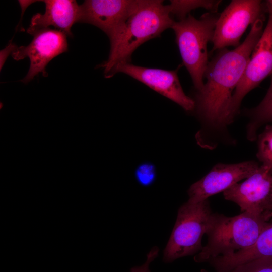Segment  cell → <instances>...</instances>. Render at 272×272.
<instances>
[{
	"label": "cell",
	"instance_id": "6da1fadb",
	"mask_svg": "<svg viewBox=\"0 0 272 272\" xmlns=\"http://www.w3.org/2000/svg\"><path fill=\"white\" fill-rule=\"evenodd\" d=\"M263 18L251 25L246 38L238 46L231 50H218L209 61L204 75L206 82L193 99V111L201 124L196 140L203 148L212 149L221 142L234 143L228 130L234 120L231 112L233 91L262 33Z\"/></svg>",
	"mask_w": 272,
	"mask_h": 272
},
{
	"label": "cell",
	"instance_id": "7a4b0ae2",
	"mask_svg": "<svg viewBox=\"0 0 272 272\" xmlns=\"http://www.w3.org/2000/svg\"><path fill=\"white\" fill-rule=\"evenodd\" d=\"M161 0H139L118 36L110 42L107 60L99 65L105 78L115 75L120 65L130 63L133 52L144 43L160 36L174 22L168 5Z\"/></svg>",
	"mask_w": 272,
	"mask_h": 272
},
{
	"label": "cell",
	"instance_id": "3957f363",
	"mask_svg": "<svg viewBox=\"0 0 272 272\" xmlns=\"http://www.w3.org/2000/svg\"><path fill=\"white\" fill-rule=\"evenodd\" d=\"M271 217L272 212L256 215L243 212L233 217L213 213L206 234L207 243L195 255L194 261L209 262L249 248L267 226Z\"/></svg>",
	"mask_w": 272,
	"mask_h": 272
},
{
	"label": "cell",
	"instance_id": "277c9868",
	"mask_svg": "<svg viewBox=\"0 0 272 272\" xmlns=\"http://www.w3.org/2000/svg\"><path fill=\"white\" fill-rule=\"evenodd\" d=\"M219 16L208 12L197 19L189 14L184 19L174 21L171 27L183 63L197 91L204 85L203 79L209 63L207 44L213 40Z\"/></svg>",
	"mask_w": 272,
	"mask_h": 272
},
{
	"label": "cell",
	"instance_id": "5b68a950",
	"mask_svg": "<svg viewBox=\"0 0 272 272\" xmlns=\"http://www.w3.org/2000/svg\"><path fill=\"white\" fill-rule=\"evenodd\" d=\"M212 214L208 199L182 205L163 251V262H172L199 253L203 248L202 238L208 229Z\"/></svg>",
	"mask_w": 272,
	"mask_h": 272
},
{
	"label": "cell",
	"instance_id": "8992f818",
	"mask_svg": "<svg viewBox=\"0 0 272 272\" xmlns=\"http://www.w3.org/2000/svg\"><path fill=\"white\" fill-rule=\"evenodd\" d=\"M268 18L265 28L256 44L244 74L233 95L231 115L234 119L247 94L272 75V0L266 2Z\"/></svg>",
	"mask_w": 272,
	"mask_h": 272
},
{
	"label": "cell",
	"instance_id": "52a82bcc",
	"mask_svg": "<svg viewBox=\"0 0 272 272\" xmlns=\"http://www.w3.org/2000/svg\"><path fill=\"white\" fill-rule=\"evenodd\" d=\"M259 0H233L219 15L216 24L212 51L237 47L248 26L263 17Z\"/></svg>",
	"mask_w": 272,
	"mask_h": 272
},
{
	"label": "cell",
	"instance_id": "ba28073f",
	"mask_svg": "<svg viewBox=\"0 0 272 272\" xmlns=\"http://www.w3.org/2000/svg\"><path fill=\"white\" fill-rule=\"evenodd\" d=\"M33 38L27 46L16 47L12 52L14 59L26 57L30 60V67L21 80L26 84L39 73L47 77L46 67L54 57L67 51V35L63 32L50 28L41 29L31 34Z\"/></svg>",
	"mask_w": 272,
	"mask_h": 272
},
{
	"label": "cell",
	"instance_id": "9c48e42d",
	"mask_svg": "<svg viewBox=\"0 0 272 272\" xmlns=\"http://www.w3.org/2000/svg\"><path fill=\"white\" fill-rule=\"evenodd\" d=\"M223 195L238 205L242 212L256 215L272 212V172L261 165L244 181L224 191Z\"/></svg>",
	"mask_w": 272,
	"mask_h": 272
},
{
	"label": "cell",
	"instance_id": "30bf717a",
	"mask_svg": "<svg viewBox=\"0 0 272 272\" xmlns=\"http://www.w3.org/2000/svg\"><path fill=\"white\" fill-rule=\"evenodd\" d=\"M139 0H86L80 5L78 22L103 31L110 42L120 33Z\"/></svg>",
	"mask_w": 272,
	"mask_h": 272
},
{
	"label": "cell",
	"instance_id": "8fae6325",
	"mask_svg": "<svg viewBox=\"0 0 272 272\" xmlns=\"http://www.w3.org/2000/svg\"><path fill=\"white\" fill-rule=\"evenodd\" d=\"M259 165L254 161L237 163H218L201 179L193 183L188 190L187 201L198 203L224 192L252 175Z\"/></svg>",
	"mask_w": 272,
	"mask_h": 272
},
{
	"label": "cell",
	"instance_id": "7c38bea8",
	"mask_svg": "<svg viewBox=\"0 0 272 272\" xmlns=\"http://www.w3.org/2000/svg\"><path fill=\"white\" fill-rule=\"evenodd\" d=\"M177 71V69L165 70L143 67L130 62L119 65L115 75L118 73H124L171 100L185 110L193 111L194 101L184 92Z\"/></svg>",
	"mask_w": 272,
	"mask_h": 272
},
{
	"label": "cell",
	"instance_id": "4fadbf2b",
	"mask_svg": "<svg viewBox=\"0 0 272 272\" xmlns=\"http://www.w3.org/2000/svg\"><path fill=\"white\" fill-rule=\"evenodd\" d=\"M44 13H37L33 16L31 23L27 30L32 34L35 31L54 27L64 32L67 36H73L72 26L78 22L80 5L74 0H45Z\"/></svg>",
	"mask_w": 272,
	"mask_h": 272
},
{
	"label": "cell",
	"instance_id": "5bb4252c",
	"mask_svg": "<svg viewBox=\"0 0 272 272\" xmlns=\"http://www.w3.org/2000/svg\"><path fill=\"white\" fill-rule=\"evenodd\" d=\"M263 258H272V221L249 248L225 257H217L209 261L216 272H227L244 263Z\"/></svg>",
	"mask_w": 272,
	"mask_h": 272
},
{
	"label": "cell",
	"instance_id": "9a60e30c",
	"mask_svg": "<svg viewBox=\"0 0 272 272\" xmlns=\"http://www.w3.org/2000/svg\"><path fill=\"white\" fill-rule=\"evenodd\" d=\"M249 118L246 126V137L250 141L257 139V132L264 124L272 122V80L261 102L255 107L245 111Z\"/></svg>",
	"mask_w": 272,
	"mask_h": 272
},
{
	"label": "cell",
	"instance_id": "2e32d148",
	"mask_svg": "<svg viewBox=\"0 0 272 272\" xmlns=\"http://www.w3.org/2000/svg\"><path fill=\"white\" fill-rule=\"evenodd\" d=\"M221 1H170L168 5L171 15H175L179 20L186 18L189 12L198 8H203L210 12L216 13Z\"/></svg>",
	"mask_w": 272,
	"mask_h": 272
},
{
	"label": "cell",
	"instance_id": "e0dca14e",
	"mask_svg": "<svg viewBox=\"0 0 272 272\" xmlns=\"http://www.w3.org/2000/svg\"><path fill=\"white\" fill-rule=\"evenodd\" d=\"M256 139L257 158L272 172V124H267Z\"/></svg>",
	"mask_w": 272,
	"mask_h": 272
},
{
	"label": "cell",
	"instance_id": "ac0fdd59",
	"mask_svg": "<svg viewBox=\"0 0 272 272\" xmlns=\"http://www.w3.org/2000/svg\"><path fill=\"white\" fill-rule=\"evenodd\" d=\"M227 272H272V258L256 259L239 265Z\"/></svg>",
	"mask_w": 272,
	"mask_h": 272
},
{
	"label": "cell",
	"instance_id": "d6986e66",
	"mask_svg": "<svg viewBox=\"0 0 272 272\" xmlns=\"http://www.w3.org/2000/svg\"><path fill=\"white\" fill-rule=\"evenodd\" d=\"M135 177L139 184L144 187H149L153 184L156 180V168L151 163L142 164L135 170Z\"/></svg>",
	"mask_w": 272,
	"mask_h": 272
},
{
	"label": "cell",
	"instance_id": "ffe728a7",
	"mask_svg": "<svg viewBox=\"0 0 272 272\" xmlns=\"http://www.w3.org/2000/svg\"><path fill=\"white\" fill-rule=\"evenodd\" d=\"M159 251V249L158 247H153L147 254L145 262L141 265L133 267L131 268L130 272H150V265L158 256Z\"/></svg>",
	"mask_w": 272,
	"mask_h": 272
},
{
	"label": "cell",
	"instance_id": "44dd1931",
	"mask_svg": "<svg viewBox=\"0 0 272 272\" xmlns=\"http://www.w3.org/2000/svg\"><path fill=\"white\" fill-rule=\"evenodd\" d=\"M16 47L17 46L11 42L5 49L1 51V69L3 66L8 54L11 51L12 52Z\"/></svg>",
	"mask_w": 272,
	"mask_h": 272
},
{
	"label": "cell",
	"instance_id": "7402d4cb",
	"mask_svg": "<svg viewBox=\"0 0 272 272\" xmlns=\"http://www.w3.org/2000/svg\"><path fill=\"white\" fill-rule=\"evenodd\" d=\"M202 272H207V271H205V270H203V271H202Z\"/></svg>",
	"mask_w": 272,
	"mask_h": 272
},
{
	"label": "cell",
	"instance_id": "603a6c76",
	"mask_svg": "<svg viewBox=\"0 0 272 272\" xmlns=\"http://www.w3.org/2000/svg\"><path fill=\"white\" fill-rule=\"evenodd\" d=\"M271 80H272V75H271Z\"/></svg>",
	"mask_w": 272,
	"mask_h": 272
},
{
	"label": "cell",
	"instance_id": "cb8c5ba5",
	"mask_svg": "<svg viewBox=\"0 0 272 272\" xmlns=\"http://www.w3.org/2000/svg\"><path fill=\"white\" fill-rule=\"evenodd\" d=\"M271 211H272V209H271Z\"/></svg>",
	"mask_w": 272,
	"mask_h": 272
}]
</instances>
